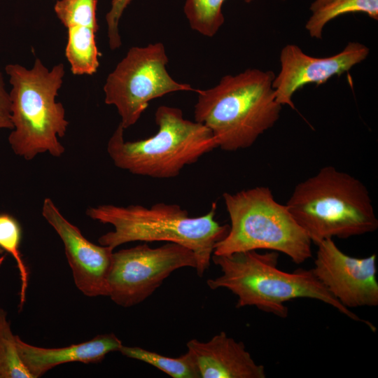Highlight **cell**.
I'll use <instances>...</instances> for the list:
<instances>
[{
  "label": "cell",
  "instance_id": "obj_15",
  "mask_svg": "<svg viewBox=\"0 0 378 378\" xmlns=\"http://www.w3.org/2000/svg\"><path fill=\"white\" fill-rule=\"evenodd\" d=\"M67 28L65 56L74 75H92L99 66L101 55L95 41L98 28L72 25Z\"/></svg>",
  "mask_w": 378,
  "mask_h": 378
},
{
  "label": "cell",
  "instance_id": "obj_21",
  "mask_svg": "<svg viewBox=\"0 0 378 378\" xmlns=\"http://www.w3.org/2000/svg\"><path fill=\"white\" fill-rule=\"evenodd\" d=\"M97 2L98 0H58L54 10L66 27L81 24L99 29L96 17Z\"/></svg>",
  "mask_w": 378,
  "mask_h": 378
},
{
  "label": "cell",
  "instance_id": "obj_4",
  "mask_svg": "<svg viewBox=\"0 0 378 378\" xmlns=\"http://www.w3.org/2000/svg\"><path fill=\"white\" fill-rule=\"evenodd\" d=\"M312 243L373 232L378 220L367 187L352 175L326 166L298 183L286 204Z\"/></svg>",
  "mask_w": 378,
  "mask_h": 378
},
{
  "label": "cell",
  "instance_id": "obj_26",
  "mask_svg": "<svg viewBox=\"0 0 378 378\" xmlns=\"http://www.w3.org/2000/svg\"><path fill=\"white\" fill-rule=\"evenodd\" d=\"M4 253V250L0 247V255Z\"/></svg>",
  "mask_w": 378,
  "mask_h": 378
},
{
  "label": "cell",
  "instance_id": "obj_13",
  "mask_svg": "<svg viewBox=\"0 0 378 378\" xmlns=\"http://www.w3.org/2000/svg\"><path fill=\"white\" fill-rule=\"evenodd\" d=\"M201 378H265V369L258 364L237 342L224 331L203 342L196 339L187 343Z\"/></svg>",
  "mask_w": 378,
  "mask_h": 378
},
{
  "label": "cell",
  "instance_id": "obj_12",
  "mask_svg": "<svg viewBox=\"0 0 378 378\" xmlns=\"http://www.w3.org/2000/svg\"><path fill=\"white\" fill-rule=\"evenodd\" d=\"M42 215L60 237L76 286L88 297L108 296L107 279L113 249L87 239L55 203L46 198Z\"/></svg>",
  "mask_w": 378,
  "mask_h": 378
},
{
  "label": "cell",
  "instance_id": "obj_1",
  "mask_svg": "<svg viewBox=\"0 0 378 378\" xmlns=\"http://www.w3.org/2000/svg\"><path fill=\"white\" fill-rule=\"evenodd\" d=\"M270 70L248 69L225 75L206 90H197L195 120L212 132L218 148L236 151L251 146L280 118L282 106L272 86Z\"/></svg>",
  "mask_w": 378,
  "mask_h": 378
},
{
  "label": "cell",
  "instance_id": "obj_17",
  "mask_svg": "<svg viewBox=\"0 0 378 378\" xmlns=\"http://www.w3.org/2000/svg\"><path fill=\"white\" fill-rule=\"evenodd\" d=\"M349 13H364L377 20L378 0H334L312 12L305 28L311 37L321 38L323 29L328 22Z\"/></svg>",
  "mask_w": 378,
  "mask_h": 378
},
{
  "label": "cell",
  "instance_id": "obj_2",
  "mask_svg": "<svg viewBox=\"0 0 378 378\" xmlns=\"http://www.w3.org/2000/svg\"><path fill=\"white\" fill-rule=\"evenodd\" d=\"M279 253L269 251L237 252L212 255L221 275L207 280L212 289L224 288L237 297V308L254 306L258 309L285 318L288 309L285 303L298 298L317 300L332 306L350 319L376 328L343 306L316 278L312 270L284 272L277 267Z\"/></svg>",
  "mask_w": 378,
  "mask_h": 378
},
{
  "label": "cell",
  "instance_id": "obj_24",
  "mask_svg": "<svg viewBox=\"0 0 378 378\" xmlns=\"http://www.w3.org/2000/svg\"><path fill=\"white\" fill-rule=\"evenodd\" d=\"M333 1L334 0H314L310 6L309 10L312 12L316 11Z\"/></svg>",
  "mask_w": 378,
  "mask_h": 378
},
{
  "label": "cell",
  "instance_id": "obj_3",
  "mask_svg": "<svg viewBox=\"0 0 378 378\" xmlns=\"http://www.w3.org/2000/svg\"><path fill=\"white\" fill-rule=\"evenodd\" d=\"M216 203L206 214L190 216L178 204L157 203L150 207L102 204L90 207L86 214L104 224H111L113 231L102 234L100 245L115 249L132 241L174 242L191 249L197 256L195 269L202 276L209 269L216 244L227 234L229 225L216 219Z\"/></svg>",
  "mask_w": 378,
  "mask_h": 378
},
{
  "label": "cell",
  "instance_id": "obj_25",
  "mask_svg": "<svg viewBox=\"0 0 378 378\" xmlns=\"http://www.w3.org/2000/svg\"><path fill=\"white\" fill-rule=\"evenodd\" d=\"M243 1H244L246 3H250L253 1V0H243ZM282 1H284V0H282Z\"/></svg>",
  "mask_w": 378,
  "mask_h": 378
},
{
  "label": "cell",
  "instance_id": "obj_19",
  "mask_svg": "<svg viewBox=\"0 0 378 378\" xmlns=\"http://www.w3.org/2000/svg\"><path fill=\"white\" fill-rule=\"evenodd\" d=\"M0 378H33L20 356L6 312L0 308Z\"/></svg>",
  "mask_w": 378,
  "mask_h": 378
},
{
  "label": "cell",
  "instance_id": "obj_6",
  "mask_svg": "<svg viewBox=\"0 0 378 378\" xmlns=\"http://www.w3.org/2000/svg\"><path fill=\"white\" fill-rule=\"evenodd\" d=\"M155 122L158 130L153 136L134 141L125 140V129L118 125L107 144L115 167L136 175L171 178L218 148L211 130L186 119L178 108L160 106Z\"/></svg>",
  "mask_w": 378,
  "mask_h": 378
},
{
  "label": "cell",
  "instance_id": "obj_14",
  "mask_svg": "<svg viewBox=\"0 0 378 378\" xmlns=\"http://www.w3.org/2000/svg\"><path fill=\"white\" fill-rule=\"evenodd\" d=\"M15 337L21 359L33 378L61 364L99 363L108 354L119 351L122 345L113 333L98 335L90 340L61 348L39 347L22 341L18 335Z\"/></svg>",
  "mask_w": 378,
  "mask_h": 378
},
{
  "label": "cell",
  "instance_id": "obj_7",
  "mask_svg": "<svg viewBox=\"0 0 378 378\" xmlns=\"http://www.w3.org/2000/svg\"><path fill=\"white\" fill-rule=\"evenodd\" d=\"M223 198L230 225L214 255L264 249L282 253L295 264L312 257L310 238L268 187L225 192Z\"/></svg>",
  "mask_w": 378,
  "mask_h": 378
},
{
  "label": "cell",
  "instance_id": "obj_20",
  "mask_svg": "<svg viewBox=\"0 0 378 378\" xmlns=\"http://www.w3.org/2000/svg\"><path fill=\"white\" fill-rule=\"evenodd\" d=\"M21 227L18 220L7 214H0V247L10 253L15 260L20 274L21 286L20 306L22 309L25 300L28 286V270L20 251Z\"/></svg>",
  "mask_w": 378,
  "mask_h": 378
},
{
  "label": "cell",
  "instance_id": "obj_18",
  "mask_svg": "<svg viewBox=\"0 0 378 378\" xmlns=\"http://www.w3.org/2000/svg\"><path fill=\"white\" fill-rule=\"evenodd\" d=\"M225 0H186L183 11L190 27L200 34L213 37L223 24L222 6Z\"/></svg>",
  "mask_w": 378,
  "mask_h": 378
},
{
  "label": "cell",
  "instance_id": "obj_23",
  "mask_svg": "<svg viewBox=\"0 0 378 378\" xmlns=\"http://www.w3.org/2000/svg\"><path fill=\"white\" fill-rule=\"evenodd\" d=\"M0 129H13L10 99L6 90L4 75L0 70Z\"/></svg>",
  "mask_w": 378,
  "mask_h": 378
},
{
  "label": "cell",
  "instance_id": "obj_9",
  "mask_svg": "<svg viewBox=\"0 0 378 378\" xmlns=\"http://www.w3.org/2000/svg\"><path fill=\"white\" fill-rule=\"evenodd\" d=\"M197 266L195 253L174 242L157 248L144 244L113 252L108 296L119 306H134L150 297L174 271Z\"/></svg>",
  "mask_w": 378,
  "mask_h": 378
},
{
  "label": "cell",
  "instance_id": "obj_8",
  "mask_svg": "<svg viewBox=\"0 0 378 378\" xmlns=\"http://www.w3.org/2000/svg\"><path fill=\"white\" fill-rule=\"evenodd\" d=\"M168 62L161 42L134 46L107 76L104 101L116 107L124 129L139 120L150 101L179 91L196 92L190 84L172 78L167 69Z\"/></svg>",
  "mask_w": 378,
  "mask_h": 378
},
{
  "label": "cell",
  "instance_id": "obj_10",
  "mask_svg": "<svg viewBox=\"0 0 378 378\" xmlns=\"http://www.w3.org/2000/svg\"><path fill=\"white\" fill-rule=\"evenodd\" d=\"M316 278L348 309L378 305L377 255L355 258L345 254L332 239L317 243Z\"/></svg>",
  "mask_w": 378,
  "mask_h": 378
},
{
  "label": "cell",
  "instance_id": "obj_11",
  "mask_svg": "<svg viewBox=\"0 0 378 378\" xmlns=\"http://www.w3.org/2000/svg\"><path fill=\"white\" fill-rule=\"evenodd\" d=\"M369 53V48L359 42H349L341 52L326 57L308 55L295 44L285 46L280 52V71L272 83L276 102L295 109L293 96L296 91L307 84L325 83L349 71Z\"/></svg>",
  "mask_w": 378,
  "mask_h": 378
},
{
  "label": "cell",
  "instance_id": "obj_16",
  "mask_svg": "<svg viewBox=\"0 0 378 378\" xmlns=\"http://www.w3.org/2000/svg\"><path fill=\"white\" fill-rule=\"evenodd\" d=\"M119 351L126 357L153 365L173 378H201L195 359L188 351L177 358L164 356L139 346L122 345Z\"/></svg>",
  "mask_w": 378,
  "mask_h": 378
},
{
  "label": "cell",
  "instance_id": "obj_22",
  "mask_svg": "<svg viewBox=\"0 0 378 378\" xmlns=\"http://www.w3.org/2000/svg\"><path fill=\"white\" fill-rule=\"evenodd\" d=\"M132 0H112L110 10L106 15L108 27V44L111 50L121 46L122 42L119 34L118 24L120 18Z\"/></svg>",
  "mask_w": 378,
  "mask_h": 378
},
{
  "label": "cell",
  "instance_id": "obj_5",
  "mask_svg": "<svg viewBox=\"0 0 378 378\" xmlns=\"http://www.w3.org/2000/svg\"><path fill=\"white\" fill-rule=\"evenodd\" d=\"M5 71L11 85V149L27 160L46 152L62 156L65 148L59 137L65 135L69 122L62 104L55 99L65 74L64 64H57L49 70L36 58L30 69L9 64Z\"/></svg>",
  "mask_w": 378,
  "mask_h": 378
}]
</instances>
